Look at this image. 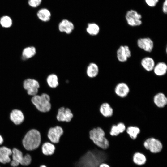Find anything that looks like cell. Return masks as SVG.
<instances>
[{"instance_id": "cell-12", "label": "cell", "mask_w": 167, "mask_h": 167, "mask_svg": "<svg viewBox=\"0 0 167 167\" xmlns=\"http://www.w3.org/2000/svg\"><path fill=\"white\" fill-rule=\"evenodd\" d=\"M58 29L60 32L69 34L71 33L74 30V25L69 20L64 19L59 23Z\"/></svg>"}, {"instance_id": "cell-7", "label": "cell", "mask_w": 167, "mask_h": 167, "mask_svg": "<svg viewBox=\"0 0 167 167\" xmlns=\"http://www.w3.org/2000/svg\"><path fill=\"white\" fill-rule=\"evenodd\" d=\"M64 131L62 128L60 126H57L50 128L48 131L47 137L50 142L54 144L58 143Z\"/></svg>"}, {"instance_id": "cell-2", "label": "cell", "mask_w": 167, "mask_h": 167, "mask_svg": "<svg viewBox=\"0 0 167 167\" xmlns=\"http://www.w3.org/2000/svg\"><path fill=\"white\" fill-rule=\"evenodd\" d=\"M40 132L36 129L29 131L24 137L22 141L24 148L28 151H32L37 148L41 142Z\"/></svg>"}, {"instance_id": "cell-1", "label": "cell", "mask_w": 167, "mask_h": 167, "mask_svg": "<svg viewBox=\"0 0 167 167\" xmlns=\"http://www.w3.org/2000/svg\"><path fill=\"white\" fill-rule=\"evenodd\" d=\"M103 154L96 149H89L74 163L73 167H98L105 160Z\"/></svg>"}, {"instance_id": "cell-10", "label": "cell", "mask_w": 167, "mask_h": 167, "mask_svg": "<svg viewBox=\"0 0 167 167\" xmlns=\"http://www.w3.org/2000/svg\"><path fill=\"white\" fill-rule=\"evenodd\" d=\"M137 44L139 48L148 53L152 51L154 46L153 41L148 37L139 38L137 40Z\"/></svg>"}, {"instance_id": "cell-19", "label": "cell", "mask_w": 167, "mask_h": 167, "mask_svg": "<svg viewBox=\"0 0 167 167\" xmlns=\"http://www.w3.org/2000/svg\"><path fill=\"white\" fill-rule=\"evenodd\" d=\"M55 146L54 144L49 142L44 143L41 147L42 154L46 156L53 155L55 152Z\"/></svg>"}, {"instance_id": "cell-22", "label": "cell", "mask_w": 167, "mask_h": 167, "mask_svg": "<svg viewBox=\"0 0 167 167\" xmlns=\"http://www.w3.org/2000/svg\"><path fill=\"white\" fill-rule=\"evenodd\" d=\"M126 130L125 125L122 122H119L117 125H113L112 126L109 133L113 136H117L122 133Z\"/></svg>"}, {"instance_id": "cell-16", "label": "cell", "mask_w": 167, "mask_h": 167, "mask_svg": "<svg viewBox=\"0 0 167 167\" xmlns=\"http://www.w3.org/2000/svg\"><path fill=\"white\" fill-rule=\"evenodd\" d=\"M10 120L15 125H19L24 121V116L20 110L15 109L12 111L10 114Z\"/></svg>"}, {"instance_id": "cell-11", "label": "cell", "mask_w": 167, "mask_h": 167, "mask_svg": "<svg viewBox=\"0 0 167 167\" xmlns=\"http://www.w3.org/2000/svg\"><path fill=\"white\" fill-rule=\"evenodd\" d=\"M116 55L119 62H126L131 55L129 47L127 45L120 46L117 50Z\"/></svg>"}, {"instance_id": "cell-33", "label": "cell", "mask_w": 167, "mask_h": 167, "mask_svg": "<svg viewBox=\"0 0 167 167\" xmlns=\"http://www.w3.org/2000/svg\"><path fill=\"white\" fill-rule=\"evenodd\" d=\"M159 0H145L146 3L151 7H155L157 4Z\"/></svg>"}, {"instance_id": "cell-32", "label": "cell", "mask_w": 167, "mask_h": 167, "mask_svg": "<svg viewBox=\"0 0 167 167\" xmlns=\"http://www.w3.org/2000/svg\"><path fill=\"white\" fill-rule=\"evenodd\" d=\"M42 0H28V3L29 5L33 8H36L41 4Z\"/></svg>"}, {"instance_id": "cell-4", "label": "cell", "mask_w": 167, "mask_h": 167, "mask_svg": "<svg viewBox=\"0 0 167 167\" xmlns=\"http://www.w3.org/2000/svg\"><path fill=\"white\" fill-rule=\"evenodd\" d=\"M50 100V97L48 94L43 93L40 95H36L33 96L31 101L38 110L45 113L51 109Z\"/></svg>"}, {"instance_id": "cell-6", "label": "cell", "mask_w": 167, "mask_h": 167, "mask_svg": "<svg viewBox=\"0 0 167 167\" xmlns=\"http://www.w3.org/2000/svg\"><path fill=\"white\" fill-rule=\"evenodd\" d=\"M143 146L146 149L153 153L160 152L163 148L161 142L153 137L149 138L145 140L143 143Z\"/></svg>"}, {"instance_id": "cell-15", "label": "cell", "mask_w": 167, "mask_h": 167, "mask_svg": "<svg viewBox=\"0 0 167 167\" xmlns=\"http://www.w3.org/2000/svg\"><path fill=\"white\" fill-rule=\"evenodd\" d=\"M12 150L3 146L0 147V162L3 164L9 163L11 161L10 156L11 155Z\"/></svg>"}, {"instance_id": "cell-35", "label": "cell", "mask_w": 167, "mask_h": 167, "mask_svg": "<svg viewBox=\"0 0 167 167\" xmlns=\"http://www.w3.org/2000/svg\"><path fill=\"white\" fill-rule=\"evenodd\" d=\"M98 167H110L108 164L104 163H101Z\"/></svg>"}, {"instance_id": "cell-34", "label": "cell", "mask_w": 167, "mask_h": 167, "mask_svg": "<svg viewBox=\"0 0 167 167\" xmlns=\"http://www.w3.org/2000/svg\"><path fill=\"white\" fill-rule=\"evenodd\" d=\"M163 12L165 14L167 13V0H165L163 3L162 7Z\"/></svg>"}, {"instance_id": "cell-37", "label": "cell", "mask_w": 167, "mask_h": 167, "mask_svg": "<svg viewBox=\"0 0 167 167\" xmlns=\"http://www.w3.org/2000/svg\"><path fill=\"white\" fill-rule=\"evenodd\" d=\"M39 167H47V166L44 165H41Z\"/></svg>"}, {"instance_id": "cell-3", "label": "cell", "mask_w": 167, "mask_h": 167, "mask_svg": "<svg viewBox=\"0 0 167 167\" xmlns=\"http://www.w3.org/2000/svg\"><path fill=\"white\" fill-rule=\"evenodd\" d=\"M105 133L100 127L95 128L89 133V138L94 144L101 149L105 150L109 147V142L105 137Z\"/></svg>"}, {"instance_id": "cell-26", "label": "cell", "mask_w": 167, "mask_h": 167, "mask_svg": "<svg viewBox=\"0 0 167 167\" xmlns=\"http://www.w3.org/2000/svg\"><path fill=\"white\" fill-rule=\"evenodd\" d=\"M36 53V50L33 46L27 47L24 48L22 53V58L26 60L34 56Z\"/></svg>"}, {"instance_id": "cell-20", "label": "cell", "mask_w": 167, "mask_h": 167, "mask_svg": "<svg viewBox=\"0 0 167 167\" xmlns=\"http://www.w3.org/2000/svg\"><path fill=\"white\" fill-rule=\"evenodd\" d=\"M153 71L155 74L157 76H163L167 73V65L164 62H159L155 64Z\"/></svg>"}, {"instance_id": "cell-27", "label": "cell", "mask_w": 167, "mask_h": 167, "mask_svg": "<svg viewBox=\"0 0 167 167\" xmlns=\"http://www.w3.org/2000/svg\"><path fill=\"white\" fill-rule=\"evenodd\" d=\"M133 161L135 164L141 165L146 163V158L143 154L139 152H136L133 156Z\"/></svg>"}, {"instance_id": "cell-8", "label": "cell", "mask_w": 167, "mask_h": 167, "mask_svg": "<svg viewBox=\"0 0 167 167\" xmlns=\"http://www.w3.org/2000/svg\"><path fill=\"white\" fill-rule=\"evenodd\" d=\"M23 87L24 89L27 91L28 94L34 96L38 93L40 85L39 82L36 80L28 79L24 81Z\"/></svg>"}, {"instance_id": "cell-36", "label": "cell", "mask_w": 167, "mask_h": 167, "mask_svg": "<svg viewBox=\"0 0 167 167\" xmlns=\"http://www.w3.org/2000/svg\"><path fill=\"white\" fill-rule=\"evenodd\" d=\"M3 139L2 136L0 135V145H2L3 142Z\"/></svg>"}, {"instance_id": "cell-5", "label": "cell", "mask_w": 167, "mask_h": 167, "mask_svg": "<svg viewBox=\"0 0 167 167\" xmlns=\"http://www.w3.org/2000/svg\"><path fill=\"white\" fill-rule=\"evenodd\" d=\"M125 18L128 24L132 27L141 25L142 22L141 14L134 10H130L126 13Z\"/></svg>"}, {"instance_id": "cell-9", "label": "cell", "mask_w": 167, "mask_h": 167, "mask_svg": "<svg viewBox=\"0 0 167 167\" xmlns=\"http://www.w3.org/2000/svg\"><path fill=\"white\" fill-rule=\"evenodd\" d=\"M73 117V114L70 109L62 107L58 110L56 118L59 122H69Z\"/></svg>"}, {"instance_id": "cell-29", "label": "cell", "mask_w": 167, "mask_h": 167, "mask_svg": "<svg viewBox=\"0 0 167 167\" xmlns=\"http://www.w3.org/2000/svg\"><path fill=\"white\" fill-rule=\"evenodd\" d=\"M140 130L139 128L136 126H131L126 129V132L130 137L133 139H135L138 135L140 133Z\"/></svg>"}, {"instance_id": "cell-24", "label": "cell", "mask_w": 167, "mask_h": 167, "mask_svg": "<svg viewBox=\"0 0 167 167\" xmlns=\"http://www.w3.org/2000/svg\"><path fill=\"white\" fill-rule=\"evenodd\" d=\"M37 16L41 20L46 22L50 20L51 14L48 9L43 8L40 9L38 11Z\"/></svg>"}, {"instance_id": "cell-18", "label": "cell", "mask_w": 167, "mask_h": 167, "mask_svg": "<svg viewBox=\"0 0 167 167\" xmlns=\"http://www.w3.org/2000/svg\"><path fill=\"white\" fill-rule=\"evenodd\" d=\"M153 101L156 105L160 108L164 107L167 104V98L164 94L159 92L153 97Z\"/></svg>"}, {"instance_id": "cell-17", "label": "cell", "mask_w": 167, "mask_h": 167, "mask_svg": "<svg viewBox=\"0 0 167 167\" xmlns=\"http://www.w3.org/2000/svg\"><path fill=\"white\" fill-rule=\"evenodd\" d=\"M140 64L142 67L148 72L152 71L156 64L154 59L148 56L143 58L141 61Z\"/></svg>"}, {"instance_id": "cell-31", "label": "cell", "mask_w": 167, "mask_h": 167, "mask_svg": "<svg viewBox=\"0 0 167 167\" xmlns=\"http://www.w3.org/2000/svg\"><path fill=\"white\" fill-rule=\"evenodd\" d=\"M32 160V157L30 155L28 154H26L24 156L20 164L24 166H28L31 163Z\"/></svg>"}, {"instance_id": "cell-25", "label": "cell", "mask_w": 167, "mask_h": 167, "mask_svg": "<svg viewBox=\"0 0 167 167\" xmlns=\"http://www.w3.org/2000/svg\"><path fill=\"white\" fill-rule=\"evenodd\" d=\"M86 31L90 35L95 36L99 33L100 28L99 26L95 23H89L88 24Z\"/></svg>"}, {"instance_id": "cell-30", "label": "cell", "mask_w": 167, "mask_h": 167, "mask_svg": "<svg viewBox=\"0 0 167 167\" xmlns=\"http://www.w3.org/2000/svg\"><path fill=\"white\" fill-rule=\"evenodd\" d=\"M0 24L3 27L8 28L12 25V21L10 17L7 15H5L1 18Z\"/></svg>"}, {"instance_id": "cell-23", "label": "cell", "mask_w": 167, "mask_h": 167, "mask_svg": "<svg viewBox=\"0 0 167 167\" xmlns=\"http://www.w3.org/2000/svg\"><path fill=\"white\" fill-rule=\"evenodd\" d=\"M99 72L98 66L95 63H90L87 68V75L88 77L90 78L96 77L98 75Z\"/></svg>"}, {"instance_id": "cell-13", "label": "cell", "mask_w": 167, "mask_h": 167, "mask_svg": "<svg viewBox=\"0 0 167 167\" xmlns=\"http://www.w3.org/2000/svg\"><path fill=\"white\" fill-rule=\"evenodd\" d=\"M114 92L115 94L121 98L126 97L130 92L128 86L125 83L121 82L115 86Z\"/></svg>"}, {"instance_id": "cell-14", "label": "cell", "mask_w": 167, "mask_h": 167, "mask_svg": "<svg viewBox=\"0 0 167 167\" xmlns=\"http://www.w3.org/2000/svg\"><path fill=\"white\" fill-rule=\"evenodd\" d=\"M12 151V160L10 162V165L12 167H16L20 164L24 156L22 152L17 148H13Z\"/></svg>"}, {"instance_id": "cell-21", "label": "cell", "mask_w": 167, "mask_h": 167, "mask_svg": "<svg viewBox=\"0 0 167 167\" xmlns=\"http://www.w3.org/2000/svg\"><path fill=\"white\" fill-rule=\"evenodd\" d=\"M99 111L101 113L104 117H109L112 116L113 111L110 105L108 103L105 102L100 106Z\"/></svg>"}, {"instance_id": "cell-28", "label": "cell", "mask_w": 167, "mask_h": 167, "mask_svg": "<svg viewBox=\"0 0 167 167\" xmlns=\"http://www.w3.org/2000/svg\"><path fill=\"white\" fill-rule=\"evenodd\" d=\"M46 81L49 86L52 88H56L59 85L58 77L54 74L49 75L47 78Z\"/></svg>"}]
</instances>
